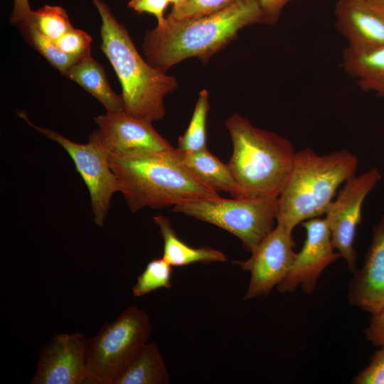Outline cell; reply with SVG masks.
<instances>
[{"instance_id":"cell-1","label":"cell","mask_w":384,"mask_h":384,"mask_svg":"<svg viewBox=\"0 0 384 384\" xmlns=\"http://www.w3.org/2000/svg\"><path fill=\"white\" fill-rule=\"evenodd\" d=\"M256 23H263L257 0H237L220 11L196 18L176 21L166 17L164 23L146 33L142 51L151 65L166 73L188 58L207 62L240 29Z\"/></svg>"},{"instance_id":"cell-2","label":"cell","mask_w":384,"mask_h":384,"mask_svg":"<svg viewBox=\"0 0 384 384\" xmlns=\"http://www.w3.org/2000/svg\"><path fill=\"white\" fill-rule=\"evenodd\" d=\"M110 165L129 209L161 208L220 198L170 151L110 156Z\"/></svg>"},{"instance_id":"cell-3","label":"cell","mask_w":384,"mask_h":384,"mask_svg":"<svg viewBox=\"0 0 384 384\" xmlns=\"http://www.w3.org/2000/svg\"><path fill=\"white\" fill-rule=\"evenodd\" d=\"M102 19L101 49L122 85L124 110L151 122L164 118V98L178 87L176 77L153 67L141 56L124 26L102 0H92Z\"/></svg>"},{"instance_id":"cell-4","label":"cell","mask_w":384,"mask_h":384,"mask_svg":"<svg viewBox=\"0 0 384 384\" xmlns=\"http://www.w3.org/2000/svg\"><path fill=\"white\" fill-rule=\"evenodd\" d=\"M233 143L228 165L240 198L278 197L290 174L296 151L287 139L255 127L238 113L225 122Z\"/></svg>"},{"instance_id":"cell-5","label":"cell","mask_w":384,"mask_h":384,"mask_svg":"<svg viewBox=\"0 0 384 384\" xmlns=\"http://www.w3.org/2000/svg\"><path fill=\"white\" fill-rule=\"evenodd\" d=\"M358 158L346 150L319 155L310 148L296 151L278 196L277 223L293 230L302 222L326 214L337 188L355 175Z\"/></svg>"},{"instance_id":"cell-6","label":"cell","mask_w":384,"mask_h":384,"mask_svg":"<svg viewBox=\"0 0 384 384\" xmlns=\"http://www.w3.org/2000/svg\"><path fill=\"white\" fill-rule=\"evenodd\" d=\"M151 331L147 313L137 306L127 308L114 321L105 324L87 338L86 383L113 384L141 353Z\"/></svg>"},{"instance_id":"cell-7","label":"cell","mask_w":384,"mask_h":384,"mask_svg":"<svg viewBox=\"0 0 384 384\" xmlns=\"http://www.w3.org/2000/svg\"><path fill=\"white\" fill-rule=\"evenodd\" d=\"M278 197L192 201L173 211L213 224L233 234L251 252L274 228Z\"/></svg>"},{"instance_id":"cell-8","label":"cell","mask_w":384,"mask_h":384,"mask_svg":"<svg viewBox=\"0 0 384 384\" xmlns=\"http://www.w3.org/2000/svg\"><path fill=\"white\" fill-rule=\"evenodd\" d=\"M30 126L60 144L70 155L83 179L90 196L93 220L103 226L113 194L119 192L116 177L110 165V155L93 138L79 144L48 128L31 123L25 113H20Z\"/></svg>"},{"instance_id":"cell-9","label":"cell","mask_w":384,"mask_h":384,"mask_svg":"<svg viewBox=\"0 0 384 384\" xmlns=\"http://www.w3.org/2000/svg\"><path fill=\"white\" fill-rule=\"evenodd\" d=\"M381 178L380 172L375 167L360 175L352 176L326 213L333 246L352 273L357 270L354 240L361 221L362 206L366 197Z\"/></svg>"},{"instance_id":"cell-10","label":"cell","mask_w":384,"mask_h":384,"mask_svg":"<svg viewBox=\"0 0 384 384\" xmlns=\"http://www.w3.org/2000/svg\"><path fill=\"white\" fill-rule=\"evenodd\" d=\"M292 230L281 223L277 225L250 252L244 261H234L250 272V280L244 299L267 297L286 277L296 252Z\"/></svg>"},{"instance_id":"cell-11","label":"cell","mask_w":384,"mask_h":384,"mask_svg":"<svg viewBox=\"0 0 384 384\" xmlns=\"http://www.w3.org/2000/svg\"><path fill=\"white\" fill-rule=\"evenodd\" d=\"M98 129L90 137L110 156L166 151L174 146L152 125V122L122 112H107L95 117Z\"/></svg>"},{"instance_id":"cell-12","label":"cell","mask_w":384,"mask_h":384,"mask_svg":"<svg viewBox=\"0 0 384 384\" xmlns=\"http://www.w3.org/2000/svg\"><path fill=\"white\" fill-rule=\"evenodd\" d=\"M306 238L284 280L277 287L279 292L294 291L300 287L306 293H311L324 270L341 257L334 251L331 232L326 218H314L302 223Z\"/></svg>"},{"instance_id":"cell-13","label":"cell","mask_w":384,"mask_h":384,"mask_svg":"<svg viewBox=\"0 0 384 384\" xmlns=\"http://www.w3.org/2000/svg\"><path fill=\"white\" fill-rule=\"evenodd\" d=\"M87 338L80 333L53 336L41 348L32 384L86 383Z\"/></svg>"},{"instance_id":"cell-14","label":"cell","mask_w":384,"mask_h":384,"mask_svg":"<svg viewBox=\"0 0 384 384\" xmlns=\"http://www.w3.org/2000/svg\"><path fill=\"white\" fill-rule=\"evenodd\" d=\"M348 299L371 315L384 307V214L373 228L363 267L353 273Z\"/></svg>"},{"instance_id":"cell-15","label":"cell","mask_w":384,"mask_h":384,"mask_svg":"<svg viewBox=\"0 0 384 384\" xmlns=\"http://www.w3.org/2000/svg\"><path fill=\"white\" fill-rule=\"evenodd\" d=\"M335 26L347 47L371 50L384 46V14L361 0H338Z\"/></svg>"},{"instance_id":"cell-16","label":"cell","mask_w":384,"mask_h":384,"mask_svg":"<svg viewBox=\"0 0 384 384\" xmlns=\"http://www.w3.org/2000/svg\"><path fill=\"white\" fill-rule=\"evenodd\" d=\"M341 67L362 90L384 99V46L371 50L346 47Z\"/></svg>"},{"instance_id":"cell-17","label":"cell","mask_w":384,"mask_h":384,"mask_svg":"<svg viewBox=\"0 0 384 384\" xmlns=\"http://www.w3.org/2000/svg\"><path fill=\"white\" fill-rule=\"evenodd\" d=\"M79 84L105 107L107 112H122V95L110 86L102 66L89 54L71 65L63 74Z\"/></svg>"},{"instance_id":"cell-18","label":"cell","mask_w":384,"mask_h":384,"mask_svg":"<svg viewBox=\"0 0 384 384\" xmlns=\"http://www.w3.org/2000/svg\"><path fill=\"white\" fill-rule=\"evenodd\" d=\"M153 220L159 226L164 241L162 257L172 267L228 260L226 255L218 250L210 247H193L183 242L177 236L169 218L156 215Z\"/></svg>"},{"instance_id":"cell-19","label":"cell","mask_w":384,"mask_h":384,"mask_svg":"<svg viewBox=\"0 0 384 384\" xmlns=\"http://www.w3.org/2000/svg\"><path fill=\"white\" fill-rule=\"evenodd\" d=\"M177 151L183 164L208 186L218 192H227L234 198L241 197L228 164L221 161L207 148L191 153Z\"/></svg>"},{"instance_id":"cell-20","label":"cell","mask_w":384,"mask_h":384,"mask_svg":"<svg viewBox=\"0 0 384 384\" xmlns=\"http://www.w3.org/2000/svg\"><path fill=\"white\" fill-rule=\"evenodd\" d=\"M169 374L156 342L144 346L113 384H166Z\"/></svg>"},{"instance_id":"cell-21","label":"cell","mask_w":384,"mask_h":384,"mask_svg":"<svg viewBox=\"0 0 384 384\" xmlns=\"http://www.w3.org/2000/svg\"><path fill=\"white\" fill-rule=\"evenodd\" d=\"M208 110V92L202 90L198 94L189 124L184 134L178 137V151L191 153L207 148L206 119Z\"/></svg>"},{"instance_id":"cell-22","label":"cell","mask_w":384,"mask_h":384,"mask_svg":"<svg viewBox=\"0 0 384 384\" xmlns=\"http://www.w3.org/2000/svg\"><path fill=\"white\" fill-rule=\"evenodd\" d=\"M19 24L31 46L62 75L80 59L63 53L54 41L41 33L29 19L27 18Z\"/></svg>"},{"instance_id":"cell-23","label":"cell","mask_w":384,"mask_h":384,"mask_svg":"<svg viewBox=\"0 0 384 384\" xmlns=\"http://www.w3.org/2000/svg\"><path fill=\"white\" fill-rule=\"evenodd\" d=\"M27 18L41 33L54 41L73 28L66 11L59 6L45 5L32 10Z\"/></svg>"},{"instance_id":"cell-24","label":"cell","mask_w":384,"mask_h":384,"mask_svg":"<svg viewBox=\"0 0 384 384\" xmlns=\"http://www.w3.org/2000/svg\"><path fill=\"white\" fill-rule=\"evenodd\" d=\"M171 267L163 257L149 261L132 288L134 295L142 297L160 288H170Z\"/></svg>"},{"instance_id":"cell-25","label":"cell","mask_w":384,"mask_h":384,"mask_svg":"<svg viewBox=\"0 0 384 384\" xmlns=\"http://www.w3.org/2000/svg\"><path fill=\"white\" fill-rule=\"evenodd\" d=\"M237 0H186L181 6L172 7L167 18L181 21L202 17L220 11Z\"/></svg>"},{"instance_id":"cell-26","label":"cell","mask_w":384,"mask_h":384,"mask_svg":"<svg viewBox=\"0 0 384 384\" xmlns=\"http://www.w3.org/2000/svg\"><path fill=\"white\" fill-rule=\"evenodd\" d=\"M55 42L63 53L69 55L82 58L90 54L92 38L84 31L73 28Z\"/></svg>"},{"instance_id":"cell-27","label":"cell","mask_w":384,"mask_h":384,"mask_svg":"<svg viewBox=\"0 0 384 384\" xmlns=\"http://www.w3.org/2000/svg\"><path fill=\"white\" fill-rule=\"evenodd\" d=\"M356 384H384V348L375 351L368 366L353 378Z\"/></svg>"},{"instance_id":"cell-28","label":"cell","mask_w":384,"mask_h":384,"mask_svg":"<svg viewBox=\"0 0 384 384\" xmlns=\"http://www.w3.org/2000/svg\"><path fill=\"white\" fill-rule=\"evenodd\" d=\"M169 4V0H129L128 6L139 14L154 15L157 19V25H161L166 21L164 11Z\"/></svg>"},{"instance_id":"cell-29","label":"cell","mask_w":384,"mask_h":384,"mask_svg":"<svg viewBox=\"0 0 384 384\" xmlns=\"http://www.w3.org/2000/svg\"><path fill=\"white\" fill-rule=\"evenodd\" d=\"M364 334L372 343L384 348V307L372 314L369 325L364 329Z\"/></svg>"},{"instance_id":"cell-30","label":"cell","mask_w":384,"mask_h":384,"mask_svg":"<svg viewBox=\"0 0 384 384\" xmlns=\"http://www.w3.org/2000/svg\"><path fill=\"white\" fill-rule=\"evenodd\" d=\"M263 15V23H276L285 6L297 0H257Z\"/></svg>"},{"instance_id":"cell-31","label":"cell","mask_w":384,"mask_h":384,"mask_svg":"<svg viewBox=\"0 0 384 384\" xmlns=\"http://www.w3.org/2000/svg\"><path fill=\"white\" fill-rule=\"evenodd\" d=\"M31 11L28 0H14V7L10 17L11 22L13 24H19L28 18Z\"/></svg>"},{"instance_id":"cell-32","label":"cell","mask_w":384,"mask_h":384,"mask_svg":"<svg viewBox=\"0 0 384 384\" xmlns=\"http://www.w3.org/2000/svg\"><path fill=\"white\" fill-rule=\"evenodd\" d=\"M373 9L384 14V0H361Z\"/></svg>"},{"instance_id":"cell-33","label":"cell","mask_w":384,"mask_h":384,"mask_svg":"<svg viewBox=\"0 0 384 384\" xmlns=\"http://www.w3.org/2000/svg\"><path fill=\"white\" fill-rule=\"evenodd\" d=\"M186 0H169L170 4H172V7H178L181 6Z\"/></svg>"}]
</instances>
